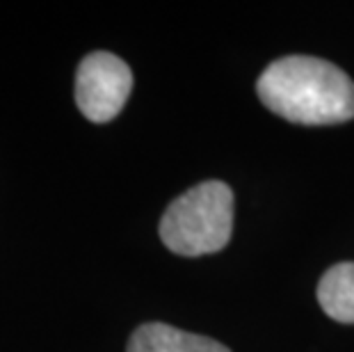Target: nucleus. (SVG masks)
I'll return each instance as SVG.
<instances>
[{
  "mask_svg": "<svg viewBox=\"0 0 354 352\" xmlns=\"http://www.w3.org/2000/svg\"><path fill=\"white\" fill-rule=\"evenodd\" d=\"M263 106L292 124L327 126L354 117V82L343 69L320 57L277 59L256 82Z\"/></svg>",
  "mask_w": 354,
  "mask_h": 352,
  "instance_id": "nucleus-1",
  "label": "nucleus"
},
{
  "mask_svg": "<svg viewBox=\"0 0 354 352\" xmlns=\"http://www.w3.org/2000/svg\"><path fill=\"white\" fill-rule=\"evenodd\" d=\"M233 192L222 181H203L176 197L160 220V238L180 257L220 252L231 241Z\"/></svg>",
  "mask_w": 354,
  "mask_h": 352,
  "instance_id": "nucleus-2",
  "label": "nucleus"
},
{
  "mask_svg": "<svg viewBox=\"0 0 354 352\" xmlns=\"http://www.w3.org/2000/svg\"><path fill=\"white\" fill-rule=\"evenodd\" d=\"M133 73L122 57L108 50L89 53L76 71V103L89 122L105 124L126 106Z\"/></svg>",
  "mask_w": 354,
  "mask_h": 352,
  "instance_id": "nucleus-3",
  "label": "nucleus"
},
{
  "mask_svg": "<svg viewBox=\"0 0 354 352\" xmlns=\"http://www.w3.org/2000/svg\"><path fill=\"white\" fill-rule=\"evenodd\" d=\"M128 352H231L208 336L190 334L165 323L138 327L128 341Z\"/></svg>",
  "mask_w": 354,
  "mask_h": 352,
  "instance_id": "nucleus-4",
  "label": "nucleus"
},
{
  "mask_svg": "<svg viewBox=\"0 0 354 352\" xmlns=\"http://www.w3.org/2000/svg\"><path fill=\"white\" fill-rule=\"evenodd\" d=\"M318 302L336 323H354V263L331 266L318 284Z\"/></svg>",
  "mask_w": 354,
  "mask_h": 352,
  "instance_id": "nucleus-5",
  "label": "nucleus"
}]
</instances>
